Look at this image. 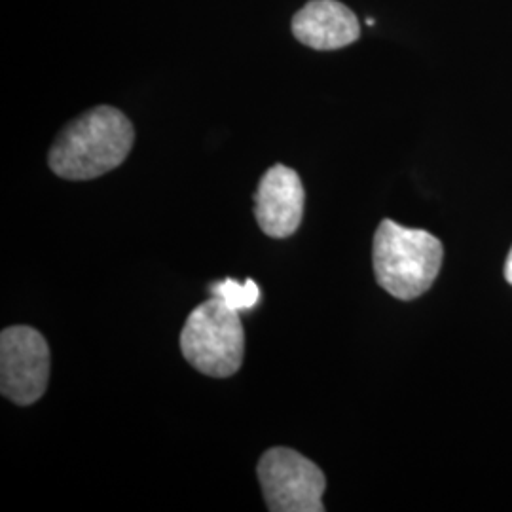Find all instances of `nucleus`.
<instances>
[{
  "label": "nucleus",
  "instance_id": "20e7f679",
  "mask_svg": "<svg viewBox=\"0 0 512 512\" xmlns=\"http://www.w3.org/2000/svg\"><path fill=\"white\" fill-rule=\"evenodd\" d=\"M266 505L272 512H323L327 478L291 448L268 450L256 467Z\"/></svg>",
  "mask_w": 512,
  "mask_h": 512
},
{
  "label": "nucleus",
  "instance_id": "0eeeda50",
  "mask_svg": "<svg viewBox=\"0 0 512 512\" xmlns=\"http://www.w3.org/2000/svg\"><path fill=\"white\" fill-rule=\"evenodd\" d=\"M291 29L298 42L319 52L346 48L361 37L359 19L338 0H310L294 14Z\"/></svg>",
  "mask_w": 512,
  "mask_h": 512
},
{
  "label": "nucleus",
  "instance_id": "39448f33",
  "mask_svg": "<svg viewBox=\"0 0 512 512\" xmlns=\"http://www.w3.org/2000/svg\"><path fill=\"white\" fill-rule=\"evenodd\" d=\"M50 380V348L31 327H8L0 334V391L12 403H37Z\"/></svg>",
  "mask_w": 512,
  "mask_h": 512
},
{
  "label": "nucleus",
  "instance_id": "6e6552de",
  "mask_svg": "<svg viewBox=\"0 0 512 512\" xmlns=\"http://www.w3.org/2000/svg\"><path fill=\"white\" fill-rule=\"evenodd\" d=\"M209 293L236 311L253 310L260 300V289L253 279H247L243 285L232 279H226L222 283H211Z\"/></svg>",
  "mask_w": 512,
  "mask_h": 512
},
{
  "label": "nucleus",
  "instance_id": "423d86ee",
  "mask_svg": "<svg viewBox=\"0 0 512 512\" xmlns=\"http://www.w3.org/2000/svg\"><path fill=\"white\" fill-rule=\"evenodd\" d=\"M306 192L298 173L277 164L270 167L256 188L255 217L260 230L270 238H289L304 217Z\"/></svg>",
  "mask_w": 512,
  "mask_h": 512
},
{
  "label": "nucleus",
  "instance_id": "7ed1b4c3",
  "mask_svg": "<svg viewBox=\"0 0 512 512\" xmlns=\"http://www.w3.org/2000/svg\"><path fill=\"white\" fill-rule=\"evenodd\" d=\"M181 351L190 366L205 376H234L245 355V332L239 311L226 306L217 296L200 304L184 323Z\"/></svg>",
  "mask_w": 512,
  "mask_h": 512
},
{
  "label": "nucleus",
  "instance_id": "1a4fd4ad",
  "mask_svg": "<svg viewBox=\"0 0 512 512\" xmlns=\"http://www.w3.org/2000/svg\"><path fill=\"white\" fill-rule=\"evenodd\" d=\"M505 279H507L509 285H512V249L509 256H507V264H505Z\"/></svg>",
  "mask_w": 512,
  "mask_h": 512
},
{
  "label": "nucleus",
  "instance_id": "f257e3e1",
  "mask_svg": "<svg viewBox=\"0 0 512 512\" xmlns=\"http://www.w3.org/2000/svg\"><path fill=\"white\" fill-rule=\"evenodd\" d=\"M135 141V129L122 110L101 105L74 118L59 131L48 154L57 177L92 181L124 164Z\"/></svg>",
  "mask_w": 512,
  "mask_h": 512
},
{
  "label": "nucleus",
  "instance_id": "f03ea898",
  "mask_svg": "<svg viewBox=\"0 0 512 512\" xmlns=\"http://www.w3.org/2000/svg\"><path fill=\"white\" fill-rule=\"evenodd\" d=\"M444 260L439 238L425 230L380 222L374 234L372 266L378 285L399 300H414L437 281Z\"/></svg>",
  "mask_w": 512,
  "mask_h": 512
}]
</instances>
